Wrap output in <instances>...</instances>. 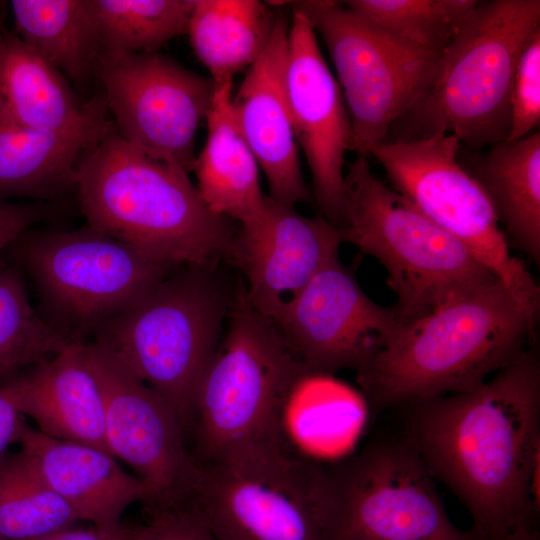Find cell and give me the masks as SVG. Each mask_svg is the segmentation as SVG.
I'll return each mask as SVG.
<instances>
[{
  "mask_svg": "<svg viewBox=\"0 0 540 540\" xmlns=\"http://www.w3.org/2000/svg\"><path fill=\"white\" fill-rule=\"evenodd\" d=\"M130 527L121 525L116 529H102L93 526L88 529L68 528L38 540H130Z\"/></svg>",
  "mask_w": 540,
  "mask_h": 540,
  "instance_id": "d590c367",
  "label": "cell"
},
{
  "mask_svg": "<svg viewBox=\"0 0 540 540\" xmlns=\"http://www.w3.org/2000/svg\"><path fill=\"white\" fill-rule=\"evenodd\" d=\"M151 518L132 528L130 540H216L203 520L185 508L150 509Z\"/></svg>",
  "mask_w": 540,
  "mask_h": 540,
  "instance_id": "d6a6232c",
  "label": "cell"
},
{
  "mask_svg": "<svg viewBox=\"0 0 540 540\" xmlns=\"http://www.w3.org/2000/svg\"><path fill=\"white\" fill-rule=\"evenodd\" d=\"M411 439L377 443L337 465L313 464L325 540H479L449 518Z\"/></svg>",
  "mask_w": 540,
  "mask_h": 540,
  "instance_id": "ba28073f",
  "label": "cell"
},
{
  "mask_svg": "<svg viewBox=\"0 0 540 540\" xmlns=\"http://www.w3.org/2000/svg\"><path fill=\"white\" fill-rule=\"evenodd\" d=\"M342 243V228L322 215H301L265 195L259 211L235 231L226 255L246 276L249 302L275 322L313 277L338 257Z\"/></svg>",
  "mask_w": 540,
  "mask_h": 540,
  "instance_id": "2e32d148",
  "label": "cell"
},
{
  "mask_svg": "<svg viewBox=\"0 0 540 540\" xmlns=\"http://www.w3.org/2000/svg\"><path fill=\"white\" fill-rule=\"evenodd\" d=\"M345 166L344 242L386 268L401 325L498 280L458 240L379 179L367 157Z\"/></svg>",
  "mask_w": 540,
  "mask_h": 540,
  "instance_id": "52a82bcc",
  "label": "cell"
},
{
  "mask_svg": "<svg viewBox=\"0 0 540 540\" xmlns=\"http://www.w3.org/2000/svg\"><path fill=\"white\" fill-rule=\"evenodd\" d=\"M311 466L296 477L276 478L197 463L184 508L199 515L216 540H325Z\"/></svg>",
  "mask_w": 540,
  "mask_h": 540,
  "instance_id": "e0dca14e",
  "label": "cell"
},
{
  "mask_svg": "<svg viewBox=\"0 0 540 540\" xmlns=\"http://www.w3.org/2000/svg\"><path fill=\"white\" fill-rule=\"evenodd\" d=\"M305 14L293 9L286 63V92L298 146L313 181L321 215L345 224L344 167L352 132L341 88L329 69Z\"/></svg>",
  "mask_w": 540,
  "mask_h": 540,
  "instance_id": "9a60e30c",
  "label": "cell"
},
{
  "mask_svg": "<svg viewBox=\"0 0 540 540\" xmlns=\"http://www.w3.org/2000/svg\"><path fill=\"white\" fill-rule=\"evenodd\" d=\"M458 159L488 197L510 246L539 263V130L481 150L460 147Z\"/></svg>",
  "mask_w": 540,
  "mask_h": 540,
  "instance_id": "7402d4cb",
  "label": "cell"
},
{
  "mask_svg": "<svg viewBox=\"0 0 540 540\" xmlns=\"http://www.w3.org/2000/svg\"><path fill=\"white\" fill-rule=\"evenodd\" d=\"M24 415L18 408L14 394L7 383L0 385V462L7 455L8 446L18 443Z\"/></svg>",
  "mask_w": 540,
  "mask_h": 540,
  "instance_id": "e575fe53",
  "label": "cell"
},
{
  "mask_svg": "<svg viewBox=\"0 0 540 540\" xmlns=\"http://www.w3.org/2000/svg\"><path fill=\"white\" fill-rule=\"evenodd\" d=\"M85 345L74 340L4 383L21 413L33 419L40 432L108 452L102 390Z\"/></svg>",
  "mask_w": 540,
  "mask_h": 540,
  "instance_id": "ffe728a7",
  "label": "cell"
},
{
  "mask_svg": "<svg viewBox=\"0 0 540 540\" xmlns=\"http://www.w3.org/2000/svg\"><path fill=\"white\" fill-rule=\"evenodd\" d=\"M536 327L497 280L399 327L356 370L357 381L367 402L383 408L466 391L518 357Z\"/></svg>",
  "mask_w": 540,
  "mask_h": 540,
  "instance_id": "3957f363",
  "label": "cell"
},
{
  "mask_svg": "<svg viewBox=\"0 0 540 540\" xmlns=\"http://www.w3.org/2000/svg\"><path fill=\"white\" fill-rule=\"evenodd\" d=\"M257 0H195L187 34L213 81L250 67L272 33L277 11Z\"/></svg>",
  "mask_w": 540,
  "mask_h": 540,
  "instance_id": "484cf974",
  "label": "cell"
},
{
  "mask_svg": "<svg viewBox=\"0 0 540 540\" xmlns=\"http://www.w3.org/2000/svg\"><path fill=\"white\" fill-rule=\"evenodd\" d=\"M14 245L51 310L79 330L128 308L174 267L88 225L28 230Z\"/></svg>",
  "mask_w": 540,
  "mask_h": 540,
  "instance_id": "8fae6325",
  "label": "cell"
},
{
  "mask_svg": "<svg viewBox=\"0 0 540 540\" xmlns=\"http://www.w3.org/2000/svg\"><path fill=\"white\" fill-rule=\"evenodd\" d=\"M479 0H349L343 4L378 28L442 54Z\"/></svg>",
  "mask_w": 540,
  "mask_h": 540,
  "instance_id": "4dcf8cb0",
  "label": "cell"
},
{
  "mask_svg": "<svg viewBox=\"0 0 540 540\" xmlns=\"http://www.w3.org/2000/svg\"><path fill=\"white\" fill-rule=\"evenodd\" d=\"M77 521L20 451L0 462V540H38Z\"/></svg>",
  "mask_w": 540,
  "mask_h": 540,
  "instance_id": "f1b7e54d",
  "label": "cell"
},
{
  "mask_svg": "<svg viewBox=\"0 0 540 540\" xmlns=\"http://www.w3.org/2000/svg\"><path fill=\"white\" fill-rule=\"evenodd\" d=\"M113 126L106 107L84 124L61 131L0 120V200L52 199L75 190L81 157Z\"/></svg>",
  "mask_w": 540,
  "mask_h": 540,
  "instance_id": "44dd1931",
  "label": "cell"
},
{
  "mask_svg": "<svg viewBox=\"0 0 540 540\" xmlns=\"http://www.w3.org/2000/svg\"><path fill=\"white\" fill-rule=\"evenodd\" d=\"M311 22L335 66L352 132V151L367 157L392 125L435 84L442 54L398 38L343 2H292Z\"/></svg>",
  "mask_w": 540,
  "mask_h": 540,
  "instance_id": "9c48e42d",
  "label": "cell"
},
{
  "mask_svg": "<svg viewBox=\"0 0 540 540\" xmlns=\"http://www.w3.org/2000/svg\"><path fill=\"white\" fill-rule=\"evenodd\" d=\"M18 443L20 452L79 520L116 529L130 505L142 502L149 507L152 503L148 487L102 449L50 437L26 421Z\"/></svg>",
  "mask_w": 540,
  "mask_h": 540,
  "instance_id": "d6986e66",
  "label": "cell"
},
{
  "mask_svg": "<svg viewBox=\"0 0 540 540\" xmlns=\"http://www.w3.org/2000/svg\"><path fill=\"white\" fill-rule=\"evenodd\" d=\"M538 29L539 0L478 1L444 49L435 84L392 125L386 141L445 132L462 148L481 150L507 140L514 71Z\"/></svg>",
  "mask_w": 540,
  "mask_h": 540,
  "instance_id": "5b68a950",
  "label": "cell"
},
{
  "mask_svg": "<svg viewBox=\"0 0 540 540\" xmlns=\"http://www.w3.org/2000/svg\"><path fill=\"white\" fill-rule=\"evenodd\" d=\"M75 191L88 226L172 266H212L235 233L188 173L150 158L114 126L81 157Z\"/></svg>",
  "mask_w": 540,
  "mask_h": 540,
  "instance_id": "277c9868",
  "label": "cell"
},
{
  "mask_svg": "<svg viewBox=\"0 0 540 540\" xmlns=\"http://www.w3.org/2000/svg\"><path fill=\"white\" fill-rule=\"evenodd\" d=\"M414 407L411 440L466 507L479 540L536 526L540 362L534 348L472 389Z\"/></svg>",
  "mask_w": 540,
  "mask_h": 540,
  "instance_id": "6da1fadb",
  "label": "cell"
},
{
  "mask_svg": "<svg viewBox=\"0 0 540 540\" xmlns=\"http://www.w3.org/2000/svg\"><path fill=\"white\" fill-rule=\"evenodd\" d=\"M100 384L106 447L129 465L152 494L149 509L186 505L197 463L172 406L95 343L85 345Z\"/></svg>",
  "mask_w": 540,
  "mask_h": 540,
  "instance_id": "4fadbf2b",
  "label": "cell"
},
{
  "mask_svg": "<svg viewBox=\"0 0 540 540\" xmlns=\"http://www.w3.org/2000/svg\"><path fill=\"white\" fill-rule=\"evenodd\" d=\"M194 2L87 0L100 41L102 61L155 53L173 38L187 34Z\"/></svg>",
  "mask_w": 540,
  "mask_h": 540,
  "instance_id": "4316f807",
  "label": "cell"
},
{
  "mask_svg": "<svg viewBox=\"0 0 540 540\" xmlns=\"http://www.w3.org/2000/svg\"><path fill=\"white\" fill-rule=\"evenodd\" d=\"M461 145L437 132L410 141H384L371 154L396 192L458 240L538 322L540 288L510 244L485 192L458 159Z\"/></svg>",
  "mask_w": 540,
  "mask_h": 540,
  "instance_id": "30bf717a",
  "label": "cell"
},
{
  "mask_svg": "<svg viewBox=\"0 0 540 540\" xmlns=\"http://www.w3.org/2000/svg\"><path fill=\"white\" fill-rule=\"evenodd\" d=\"M286 406L305 413V442L325 457L348 452L360 436L368 415L364 395L331 374L301 377Z\"/></svg>",
  "mask_w": 540,
  "mask_h": 540,
  "instance_id": "83f0119b",
  "label": "cell"
},
{
  "mask_svg": "<svg viewBox=\"0 0 540 540\" xmlns=\"http://www.w3.org/2000/svg\"><path fill=\"white\" fill-rule=\"evenodd\" d=\"M290 21L278 10L270 38L231 98L234 118L263 170L270 197L294 207L313 198L301 171L286 92Z\"/></svg>",
  "mask_w": 540,
  "mask_h": 540,
  "instance_id": "ac0fdd59",
  "label": "cell"
},
{
  "mask_svg": "<svg viewBox=\"0 0 540 540\" xmlns=\"http://www.w3.org/2000/svg\"><path fill=\"white\" fill-rule=\"evenodd\" d=\"M275 323L308 374L357 370L402 326L394 306L370 299L338 257L313 277Z\"/></svg>",
  "mask_w": 540,
  "mask_h": 540,
  "instance_id": "5bb4252c",
  "label": "cell"
},
{
  "mask_svg": "<svg viewBox=\"0 0 540 540\" xmlns=\"http://www.w3.org/2000/svg\"><path fill=\"white\" fill-rule=\"evenodd\" d=\"M3 34H4V33H2L1 30H0V42H1V40H2Z\"/></svg>",
  "mask_w": 540,
  "mask_h": 540,
  "instance_id": "74e56055",
  "label": "cell"
},
{
  "mask_svg": "<svg viewBox=\"0 0 540 540\" xmlns=\"http://www.w3.org/2000/svg\"><path fill=\"white\" fill-rule=\"evenodd\" d=\"M166 276L96 329L93 343L163 397L186 434L199 386L221 341L229 304L209 268Z\"/></svg>",
  "mask_w": 540,
  "mask_h": 540,
  "instance_id": "8992f818",
  "label": "cell"
},
{
  "mask_svg": "<svg viewBox=\"0 0 540 540\" xmlns=\"http://www.w3.org/2000/svg\"><path fill=\"white\" fill-rule=\"evenodd\" d=\"M17 36L81 90L102 61L87 0H12Z\"/></svg>",
  "mask_w": 540,
  "mask_h": 540,
  "instance_id": "d4e9b609",
  "label": "cell"
},
{
  "mask_svg": "<svg viewBox=\"0 0 540 540\" xmlns=\"http://www.w3.org/2000/svg\"><path fill=\"white\" fill-rule=\"evenodd\" d=\"M106 107L102 94L79 100L67 78L17 35L0 42V120L26 128L78 127Z\"/></svg>",
  "mask_w": 540,
  "mask_h": 540,
  "instance_id": "603a6c76",
  "label": "cell"
},
{
  "mask_svg": "<svg viewBox=\"0 0 540 540\" xmlns=\"http://www.w3.org/2000/svg\"><path fill=\"white\" fill-rule=\"evenodd\" d=\"M43 210L35 205L0 200V252L17 240L41 218Z\"/></svg>",
  "mask_w": 540,
  "mask_h": 540,
  "instance_id": "836d02e7",
  "label": "cell"
},
{
  "mask_svg": "<svg viewBox=\"0 0 540 540\" xmlns=\"http://www.w3.org/2000/svg\"><path fill=\"white\" fill-rule=\"evenodd\" d=\"M214 82L205 144L193 170L198 193L216 215L239 220L254 216L265 194L259 184V164L234 118L232 80Z\"/></svg>",
  "mask_w": 540,
  "mask_h": 540,
  "instance_id": "cb8c5ba5",
  "label": "cell"
},
{
  "mask_svg": "<svg viewBox=\"0 0 540 540\" xmlns=\"http://www.w3.org/2000/svg\"><path fill=\"white\" fill-rule=\"evenodd\" d=\"M196 396L192 430L197 463L222 464L272 477L294 474L300 458L288 448L285 409L308 374L277 324L256 310L241 284Z\"/></svg>",
  "mask_w": 540,
  "mask_h": 540,
  "instance_id": "7a4b0ae2",
  "label": "cell"
},
{
  "mask_svg": "<svg viewBox=\"0 0 540 540\" xmlns=\"http://www.w3.org/2000/svg\"><path fill=\"white\" fill-rule=\"evenodd\" d=\"M503 540H540L539 532L536 526L519 529L508 535Z\"/></svg>",
  "mask_w": 540,
  "mask_h": 540,
  "instance_id": "8d00e7d4",
  "label": "cell"
},
{
  "mask_svg": "<svg viewBox=\"0 0 540 540\" xmlns=\"http://www.w3.org/2000/svg\"><path fill=\"white\" fill-rule=\"evenodd\" d=\"M510 133L517 141L540 125V29L525 44L514 71L510 96Z\"/></svg>",
  "mask_w": 540,
  "mask_h": 540,
  "instance_id": "1f68e13d",
  "label": "cell"
},
{
  "mask_svg": "<svg viewBox=\"0 0 540 540\" xmlns=\"http://www.w3.org/2000/svg\"><path fill=\"white\" fill-rule=\"evenodd\" d=\"M96 81L116 133L150 158L189 173L214 82L158 52L101 62Z\"/></svg>",
  "mask_w": 540,
  "mask_h": 540,
  "instance_id": "7c38bea8",
  "label": "cell"
},
{
  "mask_svg": "<svg viewBox=\"0 0 540 540\" xmlns=\"http://www.w3.org/2000/svg\"><path fill=\"white\" fill-rule=\"evenodd\" d=\"M74 340L38 316L17 269L0 268V379H12Z\"/></svg>",
  "mask_w": 540,
  "mask_h": 540,
  "instance_id": "f546056e",
  "label": "cell"
}]
</instances>
